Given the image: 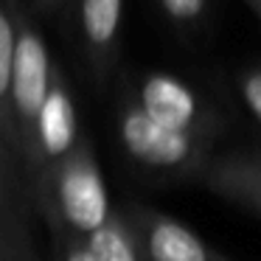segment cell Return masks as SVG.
<instances>
[{
	"instance_id": "obj_15",
	"label": "cell",
	"mask_w": 261,
	"mask_h": 261,
	"mask_svg": "<svg viewBox=\"0 0 261 261\" xmlns=\"http://www.w3.org/2000/svg\"><path fill=\"white\" fill-rule=\"evenodd\" d=\"M3 261H40L37 255V244H34V230L31 222L20 225L12 236L3 242Z\"/></svg>"
},
{
	"instance_id": "obj_11",
	"label": "cell",
	"mask_w": 261,
	"mask_h": 261,
	"mask_svg": "<svg viewBox=\"0 0 261 261\" xmlns=\"http://www.w3.org/2000/svg\"><path fill=\"white\" fill-rule=\"evenodd\" d=\"M87 242H90V247H93L98 261H146L141 253V244H138L135 233L129 227V222L124 216V211H121V205L107 219V225L98 233H93Z\"/></svg>"
},
{
	"instance_id": "obj_17",
	"label": "cell",
	"mask_w": 261,
	"mask_h": 261,
	"mask_svg": "<svg viewBox=\"0 0 261 261\" xmlns=\"http://www.w3.org/2000/svg\"><path fill=\"white\" fill-rule=\"evenodd\" d=\"M242 3L250 9V12H253V17L261 23V0H242Z\"/></svg>"
},
{
	"instance_id": "obj_2",
	"label": "cell",
	"mask_w": 261,
	"mask_h": 261,
	"mask_svg": "<svg viewBox=\"0 0 261 261\" xmlns=\"http://www.w3.org/2000/svg\"><path fill=\"white\" fill-rule=\"evenodd\" d=\"M34 211L48 230H70L82 239L98 233L118 211L110 199L90 138H85L79 149L42 180L34 194Z\"/></svg>"
},
{
	"instance_id": "obj_14",
	"label": "cell",
	"mask_w": 261,
	"mask_h": 261,
	"mask_svg": "<svg viewBox=\"0 0 261 261\" xmlns=\"http://www.w3.org/2000/svg\"><path fill=\"white\" fill-rule=\"evenodd\" d=\"M51 242H54L57 261H98L90 242L70 230H51Z\"/></svg>"
},
{
	"instance_id": "obj_4",
	"label": "cell",
	"mask_w": 261,
	"mask_h": 261,
	"mask_svg": "<svg viewBox=\"0 0 261 261\" xmlns=\"http://www.w3.org/2000/svg\"><path fill=\"white\" fill-rule=\"evenodd\" d=\"M42 20L20 0L17 12V42H14V62H12V87H9V118H12L14 146H17L20 166L31 149L40 121L42 104L48 98L59 59L48 48Z\"/></svg>"
},
{
	"instance_id": "obj_12",
	"label": "cell",
	"mask_w": 261,
	"mask_h": 261,
	"mask_svg": "<svg viewBox=\"0 0 261 261\" xmlns=\"http://www.w3.org/2000/svg\"><path fill=\"white\" fill-rule=\"evenodd\" d=\"M154 3L169 29L186 42L202 34L211 17V0H154Z\"/></svg>"
},
{
	"instance_id": "obj_6",
	"label": "cell",
	"mask_w": 261,
	"mask_h": 261,
	"mask_svg": "<svg viewBox=\"0 0 261 261\" xmlns=\"http://www.w3.org/2000/svg\"><path fill=\"white\" fill-rule=\"evenodd\" d=\"M68 17L87 79L101 93L113 90L121 62L124 0H76Z\"/></svg>"
},
{
	"instance_id": "obj_13",
	"label": "cell",
	"mask_w": 261,
	"mask_h": 261,
	"mask_svg": "<svg viewBox=\"0 0 261 261\" xmlns=\"http://www.w3.org/2000/svg\"><path fill=\"white\" fill-rule=\"evenodd\" d=\"M233 90H236V101L250 115V121L261 126V62L239 68L233 73Z\"/></svg>"
},
{
	"instance_id": "obj_1",
	"label": "cell",
	"mask_w": 261,
	"mask_h": 261,
	"mask_svg": "<svg viewBox=\"0 0 261 261\" xmlns=\"http://www.w3.org/2000/svg\"><path fill=\"white\" fill-rule=\"evenodd\" d=\"M113 132L126 163L154 182H199L219 154V143L154 124L118 90H113Z\"/></svg>"
},
{
	"instance_id": "obj_18",
	"label": "cell",
	"mask_w": 261,
	"mask_h": 261,
	"mask_svg": "<svg viewBox=\"0 0 261 261\" xmlns=\"http://www.w3.org/2000/svg\"><path fill=\"white\" fill-rule=\"evenodd\" d=\"M0 261H3V244H0Z\"/></svg>"
},
{
	"instance_id": "obj_3",
	"label": "cell",
	"mask_w": 261,
	"mask_h": 261,
	"mask_svg": "<svg viewBox=\"0 0 261 261\" xmlns=\"http://www.w3.org/2000/svg\"><path fill=\"white\" fill-rule=\"evenodd\" d=\"M113 90L135 101V107L154 124L182 135L222 143V138L230 129V118L225 110L211 96H205L194 82L171 70H129L118 76Z\"/></svg>"
},
{
	"instance_id": "obj_7",
	"label": "cell",
	"mask_w": 261,
	"mask_h": 261,
	"mask_svg": "<svg viewBox=\"0 0 261 261\" xmlns=\"http://www.w3.org/2000/svg\"><path fill=\"white\" fill-rule=\"evenodd\" d=\"M146 261H233L177 216L143 202L121 205Z\"/></svg>"
},
{
	"instance_id": "obj_5",
	"label": "cell",
	"mask_w": 261,
	"mask_h": 261,
	"mask_svg": "<svg viewBox=\"0 0 261 261\" xmlns=\"http://www.w3.org/2000/svg\"><path fill=\"white\" fill-rule=\"evenodd\" d=\"M85 138L87 132H85V124H82L79 101H76L73 87H70L62 65H57L51 90H48L40 121H37L34 141H31V149L23 163V174H25V182H29L31 199H34L37 188L42 186V180L62 160H68Z\"/></svg>"
},
{
	"instance_id": "obj_9",
	"label": "cell",
	"mask_w": 261,
	"mask_h": 261,
	"mask_svg": "<svg viewBox=\"0 0 261 261\" xmlns=\"http://www.w3.org/2000/svg\"><path fill=\"white\" fill-rule=\"evenodd\" d=\"M34 214V199L20 169V160L0 143V244L20 225L31 222Z\"/></svg>"
},
{
	"instance_id": "obj_16",
	"label": "cell",
	"mask_w": 261,
	"mask_h": 261,
	"mask_svg": "<svg viewBox=\"0 0 261 261\" xmlns=\"http://www.w3.org/2000/svg\"><path fill=\"white\" fill-rule=\"evenodd\" d=\"M76 0H25V6L40 20H62L70 14Z\"/></svg>"
},
{
	"instance_id": "obj_8",
	"label": "cell",
	"mask_w": 261,
	"mask_h": 261,
	"mask_svg": "<svg viewBox=\"0 0 261 261\" xmlns=\"http://www.w3.org/2000/svg\"><path fill=\"white\" fill-rule=\"evenodd\" d=\"M199 186L247 214L261 216V146L219 152L208 163Z\"/></svg>"
},
{
	"instance_id": "obj_10",
	"label": "cell",
	"mask_w": 261,
	"mask_h": 261,
	"mask_svg": "<svg viewBox=\"0 0 261 261\" xmlns=\"http://www.w3.org/2000/svg\"><path fill=\"white\" fill-rule=\"evenodd\" d=\"M17 12L20 0H0V143L14 158H17V146H14L12 118H9V87H12V62L14 42H17Z\"/></svg>"
}]
</instances>
